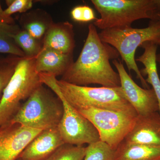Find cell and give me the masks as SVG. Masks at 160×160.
Instances as JSON below:
<instances>
[{"label":"cell","instance_id":"cell-1","mask_svg":"<svg viewBox=\"0 0 160 160\" xmlns=\"http://www.w3.org/2000/svg\"><path fill=\"white\" fill-rule=\"evenodd\" d=\"M88 29L79 56L62 76L61 80L77 86L98 84L109 88L120 87L119 75L110 63V60L118 58V52L102 42L94 24H89Z\"/></svg>","mask_w":160,"mask_h":160},{"label":"cell","instance_id":"cell-2","mask_svg":"<svg viewBox=\"0 0 160 160\" xmlns=\"http://www.w3.org/2000/svg\"><path fill=\"white\" fill-rule=\"evenodd\" d=\"M101 17L95 21L99 29L131 27L133 22L142 19L160 20L158 0H92Z\"/></svg>","mask_w":160,"mask_h":160},{"label":"cell","instance_id":"cell-3","mask_svg":"<svg viewBox=\"0 0 160 160\" xmlns=\"http://www.w3.org/2000/svg\"><path fill=\"white\" fill-rule=\"evenodd\" d=\"M57 83L65 99L77 110L93 108L138 115L121 86L109 88L77 86L61 79L57 80Z\"/></svg>","mask_w":160,"mask_h":160},{"label":"cell","instance_id":"cell-4","mask_svg":"<svg viewBox=\"0 0 160 160\" xmlns=\"http://www.w3.org/2000/svg\"><path fill=\"white\" fill-rule=\"evenodd\" d=\"M103 42L115 48L130 72H135L144 89H150L142 74L135 58L137 49L146 42L160 46V20L150 21L149 26L142 29L132 27L104 29L98 33Z\"/></svg>","mask_w":160,"mask_h":160},{"label":"cell","instance_id":"cell-5","mask_svg":"<svg viewBox=\"0 0 160 160\" xmlns=\"http://www.w3.org/2000/svg\"><path fill=\"white\" fill-rule=\"evenodd\" d=\"M63 113L62 101L42 84L22 104L9 122L43 130L58 127Z\"/></svg>","mask_w":160,"mask_h":160},{"label":"cell","instance_id":"cell-6","mask_svg":"<svg viewBox=\"0 0 160 160\" xmlns=\"http://www.w3.org/2000/svg\"><path fill=\"white\" fill-rule=\"evenodd\" d=\"M36 58H22L0 100V127L9 123L22 106L42 85L36 70Z\"/></svg>","mask_w":160,"mask_h":160},{"label":"cell","instance_id":"cell-7","mask_svg":"<svg viewBox=\"0 0 160 160\" xmlns=\"http://www.w3.org/2000/svg\"><path fill=\"white\" fill-rule=\"evenodd\" d=\"M39 75L43 85L49 87L62 103L63 116L58 128L64 142L83 146L100 141L98 132L93 124L65 99L57 83L56 77L43 73Z\"/></svg>","mask_w":160,"mask_h":160},{"label":"cell","instance_id":"cell-8","mask_svg":"<svg viewBox=\"0 0 160 160\" xmlns=\"http://www.w3.org/2000/svg\"><path fill=\"white\" fill-rule=\"evenodd\" d=\"M78 111L93 124L98 132L100 140L115 150L132 129L138 116L93 108Z\"/></svg>","mask_w":160,"mask_h":160},{"label":"cell","instance_id":"cell-9","mask_svg":"<svg viewBox=\"0 0 160 160\" xmlns=\"http://www.w3.org/2000/svg\"><path fill=\"white\" fill-rule=\"evenodd\" d=\"M112 63L119 75L121 86L124 94L138 115H146L158 111V101L154 90L138 86L120 61L113 60Z\"/></svg>","mask_w":160,"mask_h":160},{"label":"cell","instance_id":"cell-10","mask_svg":"<svg viewBox=\"0 0 160 160\" xmlns=\"http://www.w3.org/2000/svg\"><path fill=\"white\" fill-rule=\"evenodd\" d=\"M42 131L18 123L0 127V160H17L27 145Z\"/></svg>","mask_w":160,"mask_h":160},{"label":"cell","instance_id":"cell-11","mask_svg":"<svg viewBox=\"0 0 160 160\" xmlns=\"http://www.w3.org/2000/svg\"><path fill=\"white\" fill-rule=\"evenodd\" d=\"M65 144L58 127L42 130L23 150L18 160H45Z\"/></svg>","mask_w":160,"mask_h":160},{"label":"cell","instance_id":"cell-12","mask_svg":"<svg viewBox=\"0 0 160 160\" xmlns=\"http://www.w3.org/2000/svg\"><path fill=\"white\" fill-rule=\"evenodd\" d=\"M123 142L129 144L160 146L159 112L138 115L132 129Z\"/></svg>","mask_w":160,"mask_h":160},{"label":"cell","instance_id":"cell-13","mask_svg":"<svg viewBox=\"0 0 160 160\" xmlns=\"http://www.w3.org/2000/svg\"><path fill=\"white\" fill-rule=\"evenodd\" d=\"M75 47L73 26L69 22L53 23L42 40V49H51L72 54Z\"/></svg>","mask_w":160,"mask_h":160},{"label":"cell","instance_id":"cell-14","mask_svg":"<svg viewBox=\"0 0 160 160\" xmlns=\"http://www.w3.org/2000/svg\"><path fill=\"white\" fill-rule=\"evenodd\" d=\"M73 62V54H66L51 49H42L35 59L38 73L62 76Z\"/></svg>","mask_w":160,"mask_h":160},{"label":"cell","instance_id":"cell-15","mask_svg":"<svg viewBox=\"0 0 160 160\" xmlns=\"http://www.w3.org/2000/svg\"><path fill=\"white\" fill-rule=\"evenodd\" d=\"M158 45L152 42H146L141 46L144 49L142 54L136 59V61L142 63L144 68L140 70L143 77L147 76L146 79L147 83L152 86L159 103L160 114V79L158 72L156 55Z\"/></svg>","mask_w":160,"mask_h":160},{"label":"cell","instance_id":"cell-16","mask_svg":"<svg viewBox=\"0 0 160 160\" xmlns=\"http://www.w3.org/2000/svg\"><path fill=\"white\" fill-rule=\"evenodd\" d=\"M21 29L13 18L5 14L2 9L0 10V53L26 57L13 38Z\"/></svg>","mask_w":160,"mask_h":160},{"label":"cell","instance_id":"cell-17","mask_svg":"<svg viewBox=\"0 0 160 160\" xmlns=\"http://www.w3.org/2000/svg\"><path fill=\"white\" fill-rule=\"evenodd\" d=\"M114 160H160V146L122 142L116 149Z\"/></svg>","mask_w":160,"mask_h":160},{"label":"cell","instance_id":"cell-18","mask_svg":"<svg viewBox=\"0 0 160 160\" xmlns=\"http://www.w3.org/2000/svg\"><path fill=\"white\" fill-rule=\"evenodd\" d=\"M42 13V12L39 10L38 12L28 13L22 19V29L40 41L43 40L47 30L53 23L46 13L40 16Z\"/></svg>","mask_w":160,"mask_h":160},{"label":"cell","instance_id":"cell-19","mask_svg":"<svg viewBox=\"0 0 160 160\" xmlns=\"http://www.w3.org/2000/svg\"><path fill=\"white\" fill-rule=\"evenodd\" d=\"M13 38L24 52L26 57H36L42 48V42L32 37L24 29H21L14 35Z\"/></svg>","mask_w":160,"mask_h":160},{"label":"cell","instance_id":"cell-20","mask_svg":"<svg viewBox=\"0 0 160 160\" xmlns=\"http://www.w3.org/2000/svg\"><path fill=\"white\" fill-rule=\"evenodd\" d=\"M116 153V150L100 140L86 146L84 160H114Z\"/></svg>","mask_w":160,"mask_h":160},{"label":"cell","instance_id":"cell-21","mask_svg":"<svg viewBox=\"0 0 160 160\" xmlns=\"http://www.w3.org/2000/svg\"><path fill=\"white\" fill-rule=\"evenodd\" d=\"M86 147L63 144L45 160H84Z\"/></svg>","mask_w":160,"mask_h":160},{"label":"cell","instance_id":"cell-22","mask_svg":"<svg viewBox=\"0 0 160 160\" xmlns=\"http://www.w3.org/2000/svg\"><path fill=\"white\" fill-rule=\"evenodd\" d=\"M22 58L9 55L0 62V95L12 77L17 65Z\"/></svg>","mask_w":160,"mask_h":160},{"label":"cell","instance_id":"cell-23","mask_svg":"<svg viewBox=\"0 0 160 160\" xmlns=\"http://www.w3.org/2000/svg\"><path fill=\"white\" fill-rule=\"evenodd\" d=\"M6 2L8 7L4 12L9 16L16 12H26L31 9L33 4L31 0H7Z\"/></svg>","mask_w":160,"mask_h":160},{"label":"cell","instance_id":"cell-24","mask_svg":"<svg viewBox=\"0 0 160 160\" xmlns=\"http://www.w3.org/2000/svg\"><path fill=\"white\" fill-rule=\"evenodd\" d=\"M96 19L93 9L89 6H83V22H89Z\"/></svg>","mask_w":160,"mask_h":160},{"label":"cell","instance_id":"cell-25","mask_svg":"<svg viewBox=\"0 0 160 160\" xmlns=\"http://www.w3.org/2000/svg\"><path fill=\"white\" fill-rule=\"evenodd\" d=\"M83 6H78L75 7L71 11V16L72 19L76 22H83Z\"/></svg>","mask_w":160,"mask_h":160},{"label":"cell","instance_id":"cell-26","mask_svg":"<svg viewBox=\"0 0 160 160\" xmlns=\"http://www.w3.org/2000/svg\"><path fill=\"white\" fill-rule=\"evenodd\" d=\"M156 61L157 63H158L159 64L160 68V53L157 54L156 55Z\"/></svg>","mask_w":160,"mask_h":160},{"label":"cell","instance_id":"cell-27","mask_svg":"<svg viewBox=\"0 0 160 160\" xmlns=\"http://www.w3.org/2000/svg\"><path fill=\"white\" fill-rule=\"evenodd\" d=\"M5 57H0V62L2 61L3 59Z\"/></svg>","mask_w":160,"mask_h":160},{"label":"cell","instance_id":"cell-28","mask_svg":"<svg viewBox=\"0 0 160 160\" xmlns=\"http://www.w3.org/2000/svg\"><path fill=\"white\" fill-rule=\"evenodd\" d=\"M2 9V6H1V2H0V10H1V9Z\"/></svg>","mask_w":160,"mask_h":160},{"label":"cell","instance_id":"cell-29","mask_svg":"<svg viewBox=\"0 0 160 160\" xmlns=\"http://www.w3.org/2000/svg\"></svg>","mask_w":160,"mask_h":160}]
</instances>
